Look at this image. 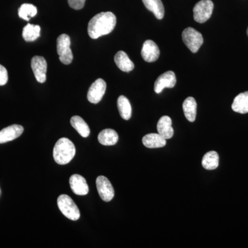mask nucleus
Returning a JSON list of instances; mask_svg holds the SVG:
<instances>
[{"mask_svg":"<svg viewBox=\"0 0 248 248\" xmlns=\"http://www.w3.org/2000/svg\"><path fill=\"white\" fill-rule=\"evenodd\" d=\"M117 18L112 12H102L96 15L90 20L88 33L92 39L99 38L108 35L114 30Z\"/></svg>","mask_w":248,"mask_h":248,"instance_id":"nucleus-1","label":"nucleus"},{"mask_svg":"<svg viewBox=\"0 0 248 248\" xmlns=\"http://www.w3.org/2000/svg\"><path fill=\"white\" fill-rule=\"evenodd\" d=\"M76 149L74 143L67 138H61L57 141L53 148V158L60 165L68 164L74 158Z\"/></svg>","mask_w":248,"mask_h":248,"instance_id":"nucleus-2","label":"nucleus"},{"mask_svg":"<svg viewBox=\"0 0 248 248\" xmlns=\"http://www.w3.org/2000/svg\"><path fill=\"white\" fill-rule=\"evenodd\" d=\"M58 205L62 213L68 219L78 221L80 218L79 208L69 196L60 195L58 199Z\"/></svg>","mask_w":248,"mask_h":248,"instance_id":"nucleus-3","label":"nucleus"},{"mask_svg":"<svg viewBox=\"0 0 248 248\" xmlns=\"http://www.w3.org/2000/svg\"><path fill=\"white\" fill-rule=\"evenodd\" d=\"M182 39L186 46L193 53L199 51L203 43L202 33L193 28L188 27L184 29L182 32Z\"/></svg>","mask_w":248,"mask_h":248,"instance_id":"nucleus-4","label":"nucleus"},{"mask_svg":"<svg viewBox=\"0 0 248 248\" xmlns=\"http://www.w3.org/2000/svg\"><path fill=\"white\" fill-rule=\"evenodd\" d=\"M57 50L60 60L63 64L68 65L73 61V55L71 49V38L66 34L59 36L57 40Z\"/></svg>","mask_w":248,"mask_h":248,"instance_id":"nucleus-5","label":"nucleus"},{"mask_svg":"<svg viewBox=\"0 0 248 248\" xmlns=\"http://www.w3.org/2000/svg\"><path fill=\"white\" fill-rule=\"evenodd\" d=\"M213 9L214 4L211 0H201L194 7V19L199 23L207 22L211 17Z\"/></svg>","mask_w":248,"mask_h":248,"instance_id":"nucleus-6","label":"nucleus"},{"mask_svg":"<svg viewBox=\"0 0 248 248\" xmlns=\"http://www.w3.org/2000/svg\"><path fill=\"white\" fill-rule=\"evenodd\" d=\"M97 192L101 199L106 202H110L115 196V190L110 181L104 176H99L96 180Z\"/></svg>","mask_w":248,"mask_h":248,"instance_id":"nucleus-7","label":"nucleus"},{"mask_svg":"<svg viewBox=\"0 0 248 248\" xmlns=\"http://www.w3.org/2000/svg\"><path fill=\"white\" fill-rule=\"evenodd\" d=\"M107 90V83L104 79L99 78L93 83L88 92V100L92 104H98L102 100Z\"/></svg>","mask_w":248,"mask_h":248,"instance_id":"nucleus-8","label":"nucleus"},{"mask_svg":"<svg viewBox=\"0 0 248 248\" xmlns=\"http://www.w3.org/2000/svg\"><path fill=\"white\" fill-rule=\"evenodd\" d=\"M31 68L35 79L41 84L46 80L47 62L43 57L35 56L31 60Z\"/></svg>","mask_w":248,"mask_h":248,"instance_id":"nucleus-9","label":"nucleus"},{"mask_svg":"<svg viewBox=\"0 0 248 248\" xmlns=\"http://www.w3.org/2000/svg\"><path fill=\"white\" fill-rule=\"evenodd\" d=\"M177 83L176 76L173 71H167L160 76L155 82L154 89L155 93L159 94L166 88L174 87Z\"/></svg>","mask_w":248,"mask_h":248,"instance_id":"nucleus-10","label":"nucleus"},{"mask_svg":"<svg viewBox=\"0 0 248 248\" xmlns=\"http://www.w3.org/2000/svg\"><path fill=\"white\" fill-rule=\"evenodd\" d=\"M160 50L157 45L153 40H148L143 43L141 56L147 62H154L159 58Z\"/></svg>","mask_w":248,"mask_h":248,"instance_id":"nucleus-11","label":"nucleus"},{"mask_svg":"<svg viewBox=\"0 0 248 248\" xmlns=\"http://www.w3.org/2000/svg\"><path fill=\"white\" fill-rule=\"evenodd\" d=\"M71 190L77 195L84 196L89 192V187L86 179L79 174H73L70 178Z\"/></svg>","mask_w":248,"mask_h":248,"instance_id":"nucleus-12","label":"nucleus"},{"mask_svg":"<svg viewBox=\"0 0 248 248\" xmlns=\"http://www.w3.org/2000/svg\"><path fill=\"white\" fill-rule=\"evenodd\" d=\"M24 132V128L20 125H10L0 131V143L11 141L20 137Z\"/></svg>","mask_w":248,"mask_h":248,"instance_id":"nucleus-13","label":"nucleus"},{"mask_svg":"<svg viewBox=\"0 0 248 248\" xmlns=\"http://www.w3.org/2000/svg\"><path fill=\"white\" fill-rule=\"evenodd\" d=\"M158 133L166 140H169L174 135L172 127V120L169 116H163L157 123Z\"/></svg>","mask_w":248,"mask_h":248,"instance_id":"nucleus-14","label":"nucleus"},{"mask_svg":"<svg viewBox=\"0 0 248 248\" xmlns=\"http://www.w3.org/2000/svg\"><path fill=\"white\" fill-rule=\"evenodd\" d=\"M142 142L146 148H163L166 145V140L161 137L159 133H151L145 135L142 139Z\"/></svg>","mask_w":248,"mask_h":248,"instance_id":"nucleus-15","label":"nucleus"},{"mask_svg":"<svg viewBox=\"0 0 248 248\" xmlns=\"http://www.w3.org/2000/svg\"><path fill=\"white\" fill-rule=\"evenodd\" d=\"M114 60H115L116 65L121 71L128 73V72L133 71L135 68L133 61L130 60L128 55L122 50H120L116 54Z\"/></svg>","mask_w":248,"mask_h":248,"instance_id":"nucleus-16","label":"nucleus"},{"mask_svg":"<svg viewBox=\"0 0 248 248\" xmlns=\"http://www.w3.org/2000/svg\"><path fill=\"white\" fill-rule=\"evenodd\" d=\"M119 140L118 134L112 129L103 130L98 135V141L104 146H113Z\"/></svg>","mask_w":248,"mask_h":248,"instance_id":"nucleus-17","label":"nucleus"},{"mask_svg":"<svg viewBox=\"0 0 248 248\" xmlns=\"http://www.w3.org/2000/svg\"><path fill=\"white\" fill-rule=\"evenodd\" d=\"M197 102L195 98L189 97L186 98L183 104V110L186 118L189 122H194L197 117Z\"/></svg>","mask_w":248,"mask_h":248,"instance_id":"nucleus-18","label":"nucleus"},{"mask_svg":"<svg viewBox=\"0 0 248 248\" xmlns=\"http://www.w3.org/2000/svg\"><path fill=\"white\" fill-rule=\"evenodd\" d=\"M232 108L236 112L246 114L248 112V91L240 93L234 98Z\"/></svg>","mask_w":248,"mask_h":248,"instance_id":"nucleus-19","label":"nucleus"},{"mask_svg":"<svg viewBox=\"0 0 248 248\" xmlns=\"http://www.w3.org/2000/svg\"><path fill=\"white\" fill-rule=\"evenodd\" d=\"M146 9L155 15L156 19H163L164 16V7L161 0H142Z\"/></svg>","mask_w":248,"mask_h":248,"instance_id":"nucleus-20","label":"nucleus"},{"mask_svg":"<svg viewBox=\"0 0 248 248\" xmlns=\"http://www.w3.org/2000/svg\"><path fill=\"white\" fill-rule=\"evenodd\" d=\"M71 124L78 133L83 138H86L89 136L91 130L89 125L79 116H73L71 119Z\"/></svg>","mask_w":248,"mask_h":248,"instance_id":"nucleus-21","label":"nucleus"},{"mask_svg":"<svg viewBox=\"0 0 248 248\" xmlns=\"http://www.w3.org/2000/svg\"><path fill=\"white\" fill-rule=\"evenodd\" d=\"M219 164V156L215 151H210L204 155L202 159V166L204 169L213 170L217 169Z\"/></svg>","mask_w":248,"mask_h":248,"instance_id":"nucleus-22","label":"nucleus"},{"mask_svg":"<svg viewBox=\"0 0 248 248\" xmlns=\"http://www.w3.org/2000/svg\"><path fill=\"white\" fill-rule=\"evenodd\" d=\"M117 107L121 117L125 120H130L132 116V107L128 98L121 95L117 99Z\"/></svg>","mask_w":248,"mask_h":248,"instance_id":"nucleus-23","label":"nucleus"},{"mask_svg":"<svg viewBox=\"0 0 248 248\" xmlns=\"http://www.w3.org/2000/svg\"><path fill=\"white\" fill-rule=\"evenodd\" d=\"M41 28L38 25L28 24L23 29L22 37L26 42H34L40 36Z\"/></svg>","mask_w":248,"mask_h":248,"instance_id":"nucleus-24","label":"nucleus"},{"mask_svg":"<svg viewBox=\"0 0 248 248\" xmlns=\"http://www.w3.org/2000/svg\"><path fill=\"white\" fill-rule=\"evenodd\" d=\"M37 14L36 6L31 4H24L18 10L19 17L26 21H29L31 18L35 17Z\"/></svg>","mask_w":248,"mask_h":248,"instance_id":"nucleus-25","label":"nucleus"},{"mask_svg":"<svg viewBox=\"0 0 248 248\" xmlns=\"http://www.w3.org/2000/svg\"><path fill=\"white\" fill-rule=\"evenodd\" d=\"M9 79L8 71L5 67L0 64V86H4L7 83Z\"/></svg>","mask_w":248,"mask_h":248,"instance_id":"nucleus-26","label":"nucleus"},{"mask_svg":"<svg viewBox=\"0 0 248 248\" xmlns=\"http://www.w3.org/2000/svg\"><path fill=\"white\" fill-rule=\"evenodd\" d=\"M68 1L72 9L80 10L84 7L86 0H68Z\"/></svg>","mask_w":248,"mask_h":248,"instance_id":"nucleus-27","label":"nucleus"},{"mask_svg":"<svg viewBox=\"0 0 248 248\" xmlns=\"http://www.w3.org/2000/svg\"><path fill=\"white\" fill-rule=\"evenodd\" d=\"M247 34H248V30H247Z\"/></svg>","mask_w":248,"mask_h":248,"instance_id":"nucleus-28","label":"nucleus"}]
</instances>
